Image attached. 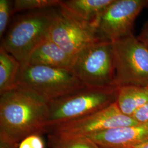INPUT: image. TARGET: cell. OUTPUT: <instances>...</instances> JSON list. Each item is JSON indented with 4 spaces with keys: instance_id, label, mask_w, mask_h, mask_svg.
<instances>
[{
    "instance_id": "cell-7",
    "label": "cell",
    "mask_w": 148,
    "mask_h": 148,
    "mask_svg": "<svg viewBox=\"0 0 148 148\" xmlns=\"http://www.w3.org/2000/svg\"><path fill=\"white\" fill-rule=\"evenodd\" d=\"M49 38L73 57L90 43L101 39L98 23L80 20L60 7L56 12Z\"/></svg>"
},
{
    "instance_id": "cell-2",
    "label": "cell",
    "mask_w": 148,
    "mask_h": 148,
    "mask_svg": "<svg viewBox=\"0 0 148 148\" xmlns=\"http://www.w3.org/2000/svg\"><path fill=\"white\" fill-rule=\"evenodd\" d=\"M56 12L38 10L21 16L7 32L1 46L21 66L27 64L34 51L49 37Z\"/></svg>"
},
{
    "instance_id": "cell-24",
    "label": "cell",
    "mask_w": 148,
    "mask_h": 148,
    "mask_svg": "<svg viewBox=\"0 0 148 148\" xmlns=\"http://www.w3.org/2000/svg\"></svg>"
},
{
    "instance_id": "cell-20",
    "label": "cell",
    "mask_w": 148,
    "mask_h": 148,
    "mask_svg": "<svg viewBox=\"0 0 148 148\" xmlns=\"http://www.w3.org/2000/svg\"><path fill=\"white\" fill-rule=\"evenodd\" d=\"M18 144L14 143L5 134L0 133V148H18Z\"/></svg>"
},
{
    "instance_id": "cell-12",
    "label": "cell",
    "mask_w": 148,
    "mask_h": 148,
    "mask_svg": "<svg viewBox=\"0 0 148 148\" xmlns=\"http://www.w3.org/2000/svg\"><path fill=\"white\" fill-rule=\"evenodd\" d=\"M114 0L62 1L60 7L83 21L98 24L99 18Z\"/></svg>"
},
{
    "instance_id": "cell-19",
    "label": "cell",
    "mask_w": 148,
    "mask_h": 148,
    "mask_svg": "<svg viewBox=\"0 0 148 148\" xmlns=\"http://www.w3.org/2000/svg\"><path fill=\"white\" fill-rule=\"evenodd\" d=\"M131 117L139 123L148 125V104L137 110Z\"/></svg>"
},
{
    "instance_id": "cell-15",
    "label": "cell",
    "mask_w": 148,
    "mask_h": 148,
    "mask_svg": "<svg viewBox=\"0 0 148 148\" xmlns=\"http://www.w3.org/2000/svg\"><path fill=\"white\" fill-rule=\"evenodd\" d=\"M48 138L50 148H101L86 136L50 133Z\"/></svg>"
},
{
    "instance_id": "cell-18",
    "label": "cell",
    "mask_w": 148,
    "mask_h": 148,
    "mask_svg": "<svg viewBox=\"0 0 148 148\" xmlns=\"http://www.w3.org/2000/svg\"><path fill=\"white\" fill-rule=\"evenodd\" d=\"M18 148H45V143L41 134H33L22 140Z\"/></svg>"
},
{
    "instance_id": "cell-11",
    "label": "cell",
    "mask_w": 148,
    "mask_h": 148,
    "mask_svg": "<svg viewBox=\"0 0 148 148\" xmlns=\"http://www.w3.org/2000/svg\"><path fill=\"white\" fill-rule=\"evenodd\" d=\"M75 57L49 37L34 51L27 64L71 70Z\"/></svg>"
},
{
    "instance_id": "cell-16",
    "label": "cell",
    "mask_w": 148,
    "mask_h": 148,
    "mask_svg": "<svg viewBox=\"0 0 148 148\" xmlns=\"http://www.w3.org/2000/svg\"><path fill=\"white\" fill-rule=\"evenodd\" d=\"M12 13L30 10H44L60 5V0H16L13 1Z\"/></svg>"
},
{
    "instance_id": "cell-14",
    "label": "cell",
    "mask_w": 148,
    "mask_h": 148,
    "mask_svg": "<svg viewBox=\"0 0 148 148\" xmlns=\"http://www.w3.org/2000/svg\"><path fill=\"white\" fill-rule=\"evenodd\" d=\"M21 68V63L1 45L0 95L15 87Z\"/></svg>"
},
{
    "instance_id": "cell-23",
    "label": "cell",
    "mask_w": 148,
    "mask_h": 148,
    "mask_svg": "<svg viewBox=\"0 0 148 148\" xmlns=\"http://www.w3.org/2000/svg\"><path fill=\"white\" fill-rule=\"evenodd\" d=\"M147 87H148V86H147Z\"/></svg>"
},
{
    "instance_id": "cell-22",
    "label": "cell",
    "mask_w": 148,
    "mask_h": 148,
    "mask_svg": "<svg viewBox=\"0 0 148 148\" xmlns=\"http://www.w3.org/2000/svg\"><path fill=\"white\" fill-rule=\"evenodd\" d=\"M136 148H148V141L143 143L142 144L140 145L139 146H138Z\"/></svg>"
},
{
    "instance_id": "cell-8",
    "label": "cell",
    "mask_w": 148,
    "mask_h": 148,
    "mask_svg": "<svg viewBox=\"0 0 148 148\" xmlns=\"http://www.w3.org/2000/svg\"><path fill=\"white\" fill-rule=\"evenodd\" d=\"M139 123L124 115L115 102L93 114L48 127L46 132L89 136L106 130Z\"/></svg>"
},
{
    "instance_id": "cell-1",
    "label": "cell",
    "mask_w": 148,
    "mask_h": 148,
    "mask_svg": "<svg viewBox=\"0 0 148 148\" xmlns=\"http://www.w3.org/2000/svg\"><path fill=\"white\" fill-rule=\"evenodd\" d=\"M49 102L16 85L0 95V133L18 144L33 134L46 132Z\"/></svg>"
},
{
    "instance_id": "cell-6",
    "label": "cell",
    "mask_w": 148,
    "mask_h": 148,
    "mask_svg": "<svg viewBox=\"0 0 148 148\" xmlns=\"http://www.w3.org/2000/svg\"><path fill=\"white\" fill-rule=\"evenodd\" d=\"M111 42L117 87L148 86V45L133 33Z\"/></svg>"
},
{
    "instance_id": "cell-13",
    "label": "cell",
    "mask_w": 148,
    "mask_h": 148,
    "mask_svg": "<svg viewBox=\"0 0 148 148\" xmlns=\"http://www.w3.org/2000/svg\"><path fill=\"white\" fill-rule=\"evenodd\" d=\"M116 103L124 115L131 117L138 109L148 104V88L138 86L119 87Z\"/></svg>"
},
{
    "instance_id": "cell-10",
    "label": "cell",
    "mask_w": 148,
    "mask_h": 148,
    "mask_svg": "<svg viewBox=\"0 0 148 148\" xmlns=\"http://www.w3.org/2000/svg\"><path fill=\"white\" fill-rule=\"evenodd\" d=\"M101 148H136L148 141V125L116 127L87 136Z\"/></svg>"
},
{
    "instance_id": "cell-3",
    "label": "cell",
    "mask_w": 148,
    "mask_h": 148,
    "mask_svg": "<svg viewBox=\"0 0 148 148\" xmlns=\"http://www.w3.org/2000/svg\"><path fill=\"white\" fill-rule=\"evenodd\" d=\"M118 87L84 88L49 102L48 127L86 116L116 102Z\"/></svg>"
},
{
    "instance_id": "cell-5",
    "label": "cell",
    "mask_w": 148,
    "mask_h": 148,
    "mask_svg": "<svg viewBox=\"0 0 148 148\" xmlns=\"http://www.w3.org/2000/svg\"><path fill=\"white\" fill-rule=\"evenodd\" d=\"M71 70L87 87H117L112 42L99 39L86 46L76 55Z\"/></svg>"
},
{
    "instance_id": "cell-4",
    "label": "cell",
    "mask_w": 148,
    "mask_h": 148,
    "mask_svg": "<svg viewBox=\"0 0 148 148\" xmlns=\"http://www.w3.org/2000/svg\"><path fill=\"white\" fill-rule=\"evenodd\" d=\"M51 102L86 87L71 69L27 64L21 66L16 85Z\"/></svg>"
},
{
    "instance_id": "cell-21",
    "label": "cell",
    "mask_w": 148,
    "mask_h": 148,
    "mask_svg": "<svg viewBox=\"0 0 148 148\" xmlns=\"http://www.w3.org/2000/svg\"><path fill=\"white\" fill-rule=\"evenodd\" d=\"M137 37L139 40L148 45V21L144 25L142 32Z\"/></svg>"
},
{
    "instance_id": "cell-9",
    "label": "cell",
    "mask_w": 148,
    "mask_h": 148,
    "mask_svg": "<svg viewBox=\"0 0 148 148\" xmlns=\"http://www.w3.org/2000/svg\"><path fill=\"white\" fill-rule=\"evenodd\" d=\"M148 7V0H114L99 18V37L113 41L132 34L136 18Z\"/></svg>"
},
{
    "instance_id": "cell-17",
    "label": "cell",
    "mask_w": 148,
    "mask_h": 148,
    "mask_svg": "<svg viewBox=\"0 0 148 148\" xmlns=\"http://www.w3.org/2000/svg\"><path fill=\"white\" fill-rule=\"evenodd\" d=\"M13 1L0 0V37L5 32L8 24L10 17L12 12Z\"/></svg>"
}]
</instances>
